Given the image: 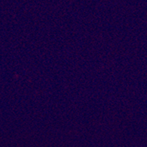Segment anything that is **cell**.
I'll return each mask as SVG.
<instances>
[]
</instances>
